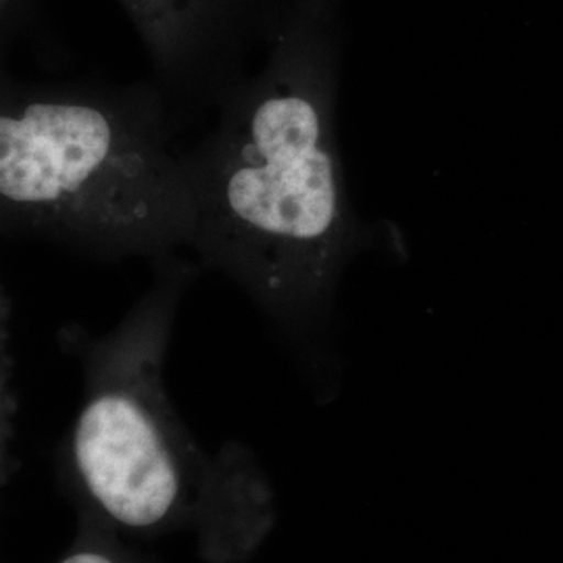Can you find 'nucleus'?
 Instances as JSON below:
<instances>
[{"mask_svg": "<svg viewBox=\"0 0 563 563\" xmlns=\"http://www.w3.org/2000/svg\"><path fill=\"white\" fill-rule=\"evenodd\" d=\"M322 41L292 32L216 107L190 146L197 263L305 334L369 244L339 146V76Z\"/></svg>", "mask_w": 563, "mask_h": 563, "instance_id": "1", "label": "nucleus"}, {"mask_svg": "<svg viewBox=\"0 0 563 563\" xmlns=\"http://www.w3.org/2000/svg\"><path fill=\"white\" fill-rule=\"evenodd\" d=\"M181 115L155 81L0 74V236L95 262L190 251L195 192Z\"/></svg>", "mask_w": 563, "mask_h": 563, "instance_id": "2", "label": "nucleus"}, {"mask_svg": "<svg viewBox=\"0 0 563 563\" xmlns=\"http://www.w3.org/2000/svg\"><path fill=\"white\" fill-rule=\"evenodd\" d=\"M199 263L172 255L115 328L81 344L71 478L104 530L163 534L201 518L213 478L167 397L165 355Z\"/></svg>", "mask_w": 563, "mask_h": 563, "instance_id": "3", "label": "nucleus"}, {"mask_svg": "<svg viewBox=\"0 0 563 563\" xmlns=\"http://www.w3.org/2000/svg\"><path fill=\"white\" fill-rule=\"evenodd\" d=\"M153 63V81L178 109L207 111L249 74L246 0H120Z\"/></svg>", "mask_w": 563, "mask_h": 563, "instance_id": "4", "label": "nucleus"}, {"mask_svg": "<svg viewBox=\"0 0 563 563\" xmlns=\"http://www.w3.org/2000/svg\"><path fill=\"white\" fill-rule=\"evenodd\" d=\"M15 423V390H13V357L9 334V299L0 284V493L7 483L9 451Z\"/></svg>", "mask_w": 563, "mask_h": 563, "instance_id": "5", "label": "nucleus"}, {"mask_svg": "<svg viewBox=\"0 0 563 563\" xmlns=\"http://www.w3.org/2000/svg\"><path fill=\"white\" fill-rule=\"evenodd\" d=\"M32 0H0V74L9 71V55L30 15Z\"/></svg>", "mask_w": 563, "mask_h": 563, "instance_id": "6", "label": "nucleus"}, {"mask_svg": "<svg viewBox=\"0 0 563 563\" xmlns=\"http://www.w3.org/2000/svg\"><path fill=\"white\" fill-rule=\"evenodd\" d=\"M57 563H130L113 543L104 537L99 539L97 530L88 534L81 543L76 544L65 558Z\"/></svg>", "mask_w": 563, "mask_h": 563, "instance_id": "7", "label": "nucleus"}]
</instances>
